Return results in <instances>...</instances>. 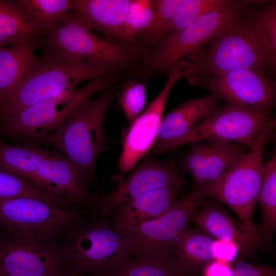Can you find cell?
<instances>
[{"mask_svg": "<svg viewBox=\"0 0 276 276\" xmlns=\"http://www.w3.org/2000/svg\"><path fill=\"white\" fill-rule=\"evenodd\" d=\"M44 47L20 86L0 101V120L39 102L75 89L80 82L110 74L113 69L89 59Z\"/></svg>", "mask_w": 276, "mask_h": 276, "instance_id": "obj_1", "label": "cell"}, {"mask_svg": "<svg viewBox=\"0 0 276 276\" xmlns=\"http://www.w3.org/2000/svg\"><path fill=\"white\" fill-rule=\"evenodd\" d=\"M114 93L109 86L96 99L86 100L58 128L38 140L61 153L85 181L94 176L97 158L105 149L104 122Z\"/></svg>", "mask_w": 276, "mask_h": 276, "instance_id": "obj_2", "label": "cell"}, {"mask_svg": "<svg viewBox=\"0 0 276 276\" xmlns=\"http://www.w3.org/2000/svg\"><path fill=\"white\" fill-rule=\"evenodd\" d=\"M276 126L271 119L255 137L248 151L217 179L195 189L204 196L213 197L229 206L259 245L261 238L254 222L252 213L263 181V151Z\"/></svg>", "mask_w": 276, "mask_h": 276, "instance_id": "obj_3", "label": "cell"}, {"mask_svg": "<svg viewBox=\"0 0 276 276\" xmlns=\"http://www.w3.org/2000/svg\"><path fill=\"white\" fill-rule=\"evenodd\" d=\"M243 14L227 22L205 48L189 56L190 83L233 70L269 66L263 46L247 17Z\"/></svg>", "mask_w": 276, "mask_h": 276, "instance_id": "obj_4", "label": "cell"}, {"mask_svg": "<svg viewBox=\"0 0 276 276\" xmlns=\"http://www.w3.org/2000/svg\"><path fill=\"white\" fill-rule=\"evenodd\" d=\"M62 238L65 259L76 276H112L132 259L124 239L105 218L85 220Z\"/></svg>", "mask_w": 276, "mask_h": 276, "instance_id": "obj_5", "label": "cell"}, {"mask_svg": "<svg viewBox=\"0 0 276 276\" xmlns=\"http://www.w3.org/2000/svg\"><path fill=\"white\" fill-rule=\"evenodd\" d=\"M86 220L84 211L33 198L0 201V228L26 238L54 240Z\"/></svg>", "mask_w": 276, "mask_h": 276, "instance_id": "obj_6", "label": "cell"}, {"mask_svg": "<svg viewBox=\"0 0 276 276\" xmlns=\"http://www.w3.org/2000/svg\"><path fill=\"white\" fill-rule=\"evenodd\" d=\"M110 74L89 80L81 87L39 102L0 120V129L9 135L39 140L58 128L83 102L109 87Z\"/></svg>", "mask_w": 276, "mask_h": 276, "instance_id": "obj_7", "label": "cell"}, {"mask_svg": "<svg viewBox=\"0 0 276 276\" xmlns=\"http://www.w3.org/2000/svg\"><path fill=\"white\" fill-rule=\"evenodd\" d=\"M248 1H233L230 5L208 13L186 27L163 38L144 60L150 73L170 70L211 40L229 21L246 11Z\"/></svg>", "mask_w": 276, "mask_h": 276, "instance_id": "obj_8", "label": "cell"}, {"mask_svg": "<svg viewBox=\"0 0 276 276\" xmlns=\"http://www.w3.org/2000/svg\"><path fill=\"white\" fill-rule=\"evenodd\" d=\"M205 196L195 189L160 217L140 224L122 236L131 257L175 254L177 240Z\"/></svg>", "mask_w": 276, "mask_h": 276, "instance_id": "obj_9", "label": "cell"}, {"mask_svg": "<svg viewBox=\"0 0 276 276\" xmlns=\"http://www.w3.org/2000/svg\"><path fill=\"white\" fill-rule=\"evenodd\" d=\"M44 46L79 58L89 59L114 70L131 60L125 47L100 37L72 9L53 31L40 40Z\"/></svg>", "mask_w": 276, "mask_h": 276, "instance_id": "obj_10", "label": "cell"}, {"mask_svg": "<svg viewBox=\"0 0 276 276\" xmlns=\"http://www.w3.org/2000/svg\"><path fill=\"white\" fill-rule=\"evenodd\" d=\"M0 270L6 276L73 274L56 240L13 235L0 238Z\"/></svg>", "mask_w": 276, "mask_h": 276, "instance_id": "obj_11", "label": "cell"}, {"mask_svg": "<svg viewBox=\"0 0 276 276\" xmlns=\"http://www.w3.org/2000/svg\"><path fill=\"white\" fill-rule=\"evenodd\" d=\"M216 99L254 112H271L276 102L275 81L267 78L262 68L233 70L197 80Z\"/></svg>", "mask_w": 276, "mask_h": 276, "instance_id": "obj_12", "label": "cell"}, {"mask_svg": "<svg viewBox=\"0 0 276 276\" xmlns=\"http://www.w3.org/2000/svg\"><path fill=\"white\" fill-rule=\"evenodd\" d=\"M190 63L182 59L170 69L164 86L146 109L131 124L123 144L118 160L120 174L119 184L124 180L125 174L152 148L163 120L166 104L175 84L189 73ZM118 184V185H119Z\"/></svg>", "mask_w": 276, "mask_h": 276, "instance_id": "obj_13", "label": "cell"}, {"mask_svg": "<svg viewBox=\"0 0 276 276\" xmlns=\"http://www.w3.org/2000/svg\"><path fill=\"white\" fill-rule=\"evenodd\" d=\"M271 112H254L229 106L216 109L179 142L178 147L205 140L235 142L250 147L270 120Z\"/></svg>", "mask_w": 276, "mask_h": 276, "instance_id": "obj_14", "label": "cell"}, {"mask_svg": "<svg viewBox=\"0 0 276 276\" xmlns=\"http://www.w3.org/2000/svg\"><path fill=\"white\" fill-rule=\"evenodd\" d=\"M186 182L172 165L147 156L114 191L96 196V206L106 218L114 209L136 196L166 187L181 188Z\"/></svg>", "mask_w": 276, "mask_h": 276, "instance_id": "obj_15", "label": "cell"}, {"mask_svg": "<svg viewBox=\"0 0 276 276\" xmlns=\"http://www.w3.org/2000/svg\"><path fill=\"white\" fill-rule=\"evenodd\" d=\"M29 180L43 191L77 204L87 208L96 206V195L86 190L84 179L62 154L48 150Z\"/></svg>", "mask_w": 276, "mask_h": 276, "instance_id": "obj_16", "label": "cell"}, {"mask_svg": "<svg viewBox=\"0 0 276 276\" xmlns=\"http://www.w3.org/2000/svg\"><path fill=\"white\" fill-rule=\"evenodd\" d=\"M249 149L243 144L223 141L196 142L185 155L181 166L200 185L217 179Z\"/></svg>", "mask_w": 276, "mask_h": 276, "instance_id": "obj_17", "label": "cell"}, {"mask_svg": "<svg viewBox=\"0 0 276 276\" xmlns=\"http://www.w3.org/2000/svg\"><path fill=\"white\" fill-rule=\"evenodd\" d=\"M216 107V99L211 94L181 104L163 119L152 152L160 154L178 147L181 140Z\"/></svg>", "mask_w": 276, "mask_h": 276, "instance_id": "obj_18", "label": "cell"}, {"mask_svg": "<svg viewBox=\"0 0 276 276\" xmlns=\"http://www.w3.org/2000/svg\"><path fill=\"white\" fill-rule=\"evenodd\" d=\"M178 187H166L136 196L119 205L113 218V228L121 236L144 222L167 213L177 201Z\"/></svg>", "mask_w": 276, "mask_h": 276, "instance_id": "obj_19", "label": "cell"}, {"mask_svg": "<svg viewBox=\"0 0 276 276\" xmlns=\"http://www.w3.org/2000/svg\"><path fill=\"white\" fill-rule=\"evenodd\" d=\"M192 218L212 237L234 242L243 256L250 258L255 255L259 245L247 227L231 216L218 202L208 201L194 213Z\"/></svg>", "mask_w": 276, "mask_h": 276, "instance_id": "obj_20", "label": "cell"}, {"mask_svg": "<svg viewBox=\"0 0 276 276\" xmlns=\"http://www.w3.org/2000/svg\"><path fill=\"white\" fill-rule=\"evenodd\" d=\"M130 2L129 0H73L72 10L92 30L122 40Z\"/></svg>", "mask_w": 276, "mask_h": 276, "instance_id": "obj_21", "label": "cell"}, {"mask_svg": "<svg viewBox=\"0 0 276 276\" xmlns=\"http://www.w3.org/2000/svg\"><path fill=\"white\" fill-rule=\"evenodd\" d=\"M40 40L0 47V101L12 96L28 76Z\"/></svg>", "mask_w": 276, "mask_h": 276, "instance_id": "obj_22", "label": "cell"}, {"mask_svg": "<svg viewBox=\"0 0 276 276\" xmlns=\"http://www.w3.org/2000/svg\"><path fill=\"white\" fill-rule=\"evenodd\" d=\"M46 32L32 21L15 0H0V47L42 39Z\"/></svg>", "mask_w": 276, "mask_h": 276, "instance_id": "obj_23", "label": "cell"}, {"mask_svg": "<svg viewBox=\"0 0 276 276\" xmlns=\"http://www.w3.org/2000/svg\"><path fill=\"white\" fill-rule=\"evenodd\" d=\"M216 240L202 229L187 227L177 240L175 255L184 267L198 274L208 263L216 260L212 249Z\"/></svg>", "mask_w": 276, "mask_h": 276, "instance_id": "obj_24", "label": "cell"}, {"mask_svg": "<svg viewBox=\"0 0 276 276\" xmlns=\"http://www.w3.org/2000/svg\"><path fill=\"white\" fill-rule=\"evenodd\" d=\"M112 276H198V274L187 269L173 254L132 258Z\"/></svg>", "mask_w": 276, "mask_h": 276, "instance_id": "obj_25", "label": "cell"}, {"mask_svg": "<svg viewBox=\"0 0 276 276\" xmlns=\"http://www.w3.org/2000/svg\"><path fill=\"white\" fill-rule=\"evenodd\" d=\"M20 197L38 199L67 209L76 206L73 202L49 193L29 179L0 167V201Z\"/></svg>", "mask_w": 276, "mask_h": 276, "instance_id": "obj_26", "label": "cell"}, {"mask_svg": "<svg viewBox=\"0 0 276 276\" xmlns=\"http://www.w3.org/2000/svg\"><path fill=\"white\" fill-rule=\"evenodd\" d=\"M48 150L35 145H15L0 141V167L29 179Z\"/></svg>", "mask_w": 276, "mask_h": 276, "instance_id": "obj_27", "label": "cell"}, {"mask_svg": "<svg viewBox=\"0 0 276 276\" xmlns=\"http://www.w3.org/2000/svg\"><path fill=\"white\" fill-rule=\"evenodd\" d=\"M26 15L47 34L55 29L72 9L71 0H15Z\"/></svg>", "mask_w": 276, "mask_h": 276, "instance_id": "obj_28", "label": "cell"}, {"mask_svg": "<svg viewBox=\"0 0 276 276\" xmlns=\"http://www.w3.org/2000/svg\"><path fill=\"white\" fill-rule=\"evenodd\" d=\"M262 210L263 224L260 228L264 239L272 236L276 226V153L264 163L263 181L257 199Z\"/></svg>", "mask_w": 276, "mask_h": 276, "instance_id": "obj_29", "label": "cell"}, {"mask_svg": "<svg viewBox=\"0 0 276 276\" xmlns=\"http://www.w3.org/2000/svg\"><path fill=\"white\" fill-rule=\"evenodd\" d=\"M266 54L268 64L276 63V2L273 1L264 8L247 16Z\"/></svg>", "mask_w": 276, "mask_h": 276, "instance_id": "obj_30", "label": "cell"}, {"mask_svg": "<svg viewBox=\"0 0 276 276\" xmlns=\"http://www.w3.org/2000/svg\"><path fill=\"white\" fill-rule=\"evenodd\" d=\"M233 2L228 0H181L164 38L186 27L202 16L230 5Z\"/></svg>", "mask_w": 276, "mask_h": 276, "instance_id": "obj_31", "label": "cell"}, {"mask_svg": "<svg viewBox=\"0 0 276 276\" xmlns=\"http://www.w3.org/2000/svg\"><path fill=\"white\" fill-rule=\"evenodd\" d=\"M154 12V1H130L124 27V40L133 41L149 26Z\"/></svg>", "mask_w": 276, "mask_h": 276, "instance_id": "obj_32", "label": "cell"}, {"mask_svg": "<svg viewBox=\"0 0 276 276\" xmlns=\"http://www.w3.org/2000/svg\"><path fill=\"white\" fill-rule=\"evenodd\" d=\"M181 0L154 1V12L149 26L144 32L149 42H159L164 37L171 23Z\"/></svg>", "mask_w": 276, "mask_h": 276, "instance_id": "obj_33", "label": "cell"}, {"mask_svg": "<svg viewBox=\"0 0 276 276\" xmlns=\"http://www.w3.org/2000/svg\"><path fill=\"white\" fill-rule=\"evenodd\" d=\"M146 100V88L144 83L131 81L123 87L119 101L129 124H131L142 113Z\"/></svg>", "mask_w": 276, "mask_h": 276, "instance_id": "obj_34", "label": "cell"}, {"mask_svg": "<svg viewBox=\"0 0 276 276\" xmlns=\"http://www.w3.org/2000/svg\"><path fill=\"white\" fill-rule=\"evenodd\" d=\"M274 272L269 267L255 265L241 259L232 267V276H270Z\"/></svg>", "mask_w": 276, "mask_h": 276, "instance_id": "obj_35", "label": "cell"}, {"mask_svg": "<svg viewBox=\"0 0 276 276\" xmlns=\"http://www.w3.org/2000/svg\"><path fill=\"white\" fill-rule=\"evenodd\" d=\"M212 249L216 260L228 264L236 259L239 251L234 242L218 239L214 242Z\"/></svg>", "mask_w": 276, "mask_h": 276, "instance_id": "obj_36", "label": "cell"}, {"mask_svg": "<svg viewBox=\"0 0 276 276\" xmlns=\"http://www.w3.org/2000/svg\"><path fill=\"white\" fill-rule=\"evenodd\" d=\"M203 276H232L229 264L215 260L208 263L202 269Z\"/></svg>", "mask_w": 276, "mask_h": 276, "instance_id": "obj_37", "label": "cell"}, {"mask_svg": "<svg viewBox=\"0 0 276 276\" xmlns=\"http://www.w3.org/2000/svg\"><path fill=\"white\" fill-rule=\"evenodd\" d=\"M0 276H6L0 270Z\"/></svg>", "mask_w": 276, "mask_h": 276, "instance_id": "obj_38", "label": "cell"}, {"mask_svg": "<svg viewBox=\"0 0 276 276\" xmlns=\"http://www.w3.org/2000/svg\"><path fill=\"white\" fill-rule=\"evenodd\" d=\"M270 276H275V273H273L272 275H271Z\"/></svg>", "mask_w": 276, "mask_h": 276, "instance_id": "obj_39", "label": "cell"}, {"mask_svg": "<svg viewBox=\"0 0 276 276\" xmlns=\"http://www.w3.org/2000/svg\"><path fill=\"white\" fill-rule=\"evenodd\" d=\"M66 276H75V275L74 274H70V275H66Z\"/></svg>", "mask_w": 276, "mask_h": 276, "instance_id": "obj_40", "label": "cell"}]
</instances>
